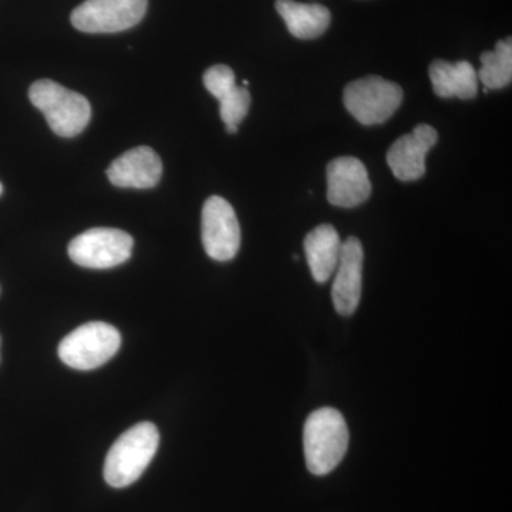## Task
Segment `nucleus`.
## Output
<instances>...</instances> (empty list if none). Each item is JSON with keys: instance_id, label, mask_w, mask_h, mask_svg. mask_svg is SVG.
I'll list each match as a JSON object with an SVG mask.
<instances>
[{"instance_id": "obj_2", "label": "nucleus", "mask_w": 512, "mask_h": 512, "mask_svg": "<svg viewBox=\"0 0 512 512\" xmlns=\"http://www.w3.org/2000/svg\"><path fill=\"white\" fill-rule=\"evenodd\" d=\"M160 444V433L150 421H143L121 434L111 446L104 463V478L114 488L136 483L153 461Z\"/></svg>"}, {"instance_id": "obj_17", "label": "nucleus", "mask_w": 512, "mask_h": 512, "mask_svg": "<svg viewBox=\"0 0 512 512\" xmlns=\"http://www.w3.org/2000/svg\"><path fill=\"white\" fill-rule=\"evenodd\" d=\"M218 101H220V114L225 128L229 134L237 133L239 123L247 117L251 107V94L245 87L235 86Z\"/></svg>"}, {"instance_id": "obj_3", "label": "nucleus", "mask_w": 512, "mask_h": 512, "mask_svg": "<svg viewBox=\"0 0 512 512\" xmlns=\"http://www.w3.org/2000/svg\"><path fill=\"white\" fill-rule=\"evenodd\" d=\"M29 99L36 109L42 111L53 133L60 137L79 136L92 119L89 100L53 80L33 83Z\"/></svg>"}, {"instance_id": "obj_20", "label": "nucleus", "mask_w": 512, "mask_h": 512, "mask_svg": "<svg viewBox=\"0 0 512 512\" xmlns=\"http://www.w3.org/2000/svg\"><path fill=\"white\" fill-rule=\"evenodd\" d=\"M2 192H3V187H2V184H0V195H2Z\"/></svg>"}, {"instance_id": "obj_16", "label": "nucleus", "mask_w": 512, "mask_h": 512, "mask_svg": "<svg viewBox=\"0 0 512 512\" xmlns=\"http://www.w3.org/2000/svg\"><path fill=\"white\" fill-rule=\"evenodd\" d=\"M481 69L478 70V82L484 84L485 92L500 90L512 82V40H500L491 52L480 57Z\"/></svg>"}, {"instance_id": "obj_11", "label": "nucleus", "mask_w": 512, "mask_h": 512, "mask_svg": "<svg viewBox=\"0 0 512 512\" xmlns=\"http://www.w3.org/2000/svg\"><path fill=\"white\" fill-rule=\"evenodd\" d=\"M363 259L365 252L359 239L350 237L342 242L332 288L333 305L339 315H353L359 308L362 298Z\"/></svg>"}, {"instance_id": "obj_9", "label": "nucleus", "mask_w": 512, "mask_h": 512, "mask_svg": "<svg viewBox=\"0 0 512 512\" xmlns=\"http://www.w3.org/2000/svg\"><path fill=\"white\" fill-rule=\"evenodd\" d=\"M439 141L436 128L419 124L412 133L397 138L387 153V164L397 180L409 183L426 173V157Z\"/></svg>"}, {"instance_id": "obj_5", "label": "nucleus", "mask_w": 512, "mask_h": 512, "mask_svg": "<svg viewBox=\"0 0 512 512\" xmlns=\"http://www.w3.org/2000/svg\"><path fill=\"white\" fill-rule=\"evenodd\" d=\"M403 97L399 84L379 76L357 79L343 93L346 110L363 126L386 123L402 106Z\"/></svg>"}, {"instance_id": "obj_18", "label": "nucleus", "mask_w": 512, "mask_h": 512, "mask_svg": "<svg viewBox=\"0 0 512 512\" xmlns=\"http://www.w3.org/2000/svg\"><path fill=\"white\" fill-rule=\"evenodd\" d=\"M204 86L215 99L221 100L225 94L237 86L235 73L225 64H215L204 73Z\"/></svg>"}, {"instance_id": "obj_8", "label": "nucleus", "mask_w": 512, "mask_h": 512, "mask_svg": "<svg viewBox=\"0 0 512 512\" xmlns=\"http://www.w3.org/2000/svg\"><path fill=\"white\" fill-rule=\"evenodd\" d=\"M201 234L205 252L214 261L227 262L235 258L241 247V227L227 200L214 195L205 201Z\"/></svg>"}, {"instance_id": "obj_10", "label": "nucleus", "mask_w": 512, "mask_h": 512, "mask_svg": "<svg viewBox=\"0 0 512 512\" xmlns=\"http://www.w3.org/2000/svg\"><path fill=\"white\" fill-rule=\"evenodd\" d=\"M328 200L340 208H355L369 200L372 183L365 164L355 157H338L326 168Z\"/></svg>"}, {"instance_id": "obj_14", "label": "nucleus", "mask_w": 512, "mask_h": 512, "mask_svg": "<svg viewBox=\"0 0 512 512\" xmlns=\"http://www.w3.org/2000/svg\"><path fill=\"white\" fill-rule=\"evenodd\" d=\"M429 74L434 93L443 99L458 97L461 100H471L477 96L478 77L471 63L434 60L430 64Z\"/></svg>"}, {"instance_id": "obj_15", "label": "nucleus", "mask_w": 512, "mask_h": 512, "mask_svg": "<svg viewBox=\"0 0 512 512\" xmlns=\"http://www.w3.org/2000/svg\"><path fill=\"white\" fill-rule=\"evenodd\" d=\"M275 8L296 39L311 40L322 36L332 20L329 9L318 3L308 5L295 0H276Z\"/></svg>"}, {"instance_id": "obj_19", "label": "nucleus", "mask_w": 512, "mask_h": 512, "mask_svg": "<svg viewBox=\"0 0 512 512\" xmlns=\"http://www.w3.org/2000/svg\"><path fill=\"white\" fill-rule=\"evenodd\" d=\"M249 84L248 80H244V86L247 87Z\"/></svg>"}, {"instance_id": "obj_4", "label": "nucleus", "mask_w": 512, "mask_h": 512, "mask_svg": "<svg viewBox=\"0 0 512 512\" xmlns=\"http://www.w3.org/2000/svg\"><path fill=\"white\" fill-rule=\"evenodd\" d=\"M121 345L119 330L109 323L90 322L74 329L59 345L64 365L76 370H93L106 365Z\"/></svg>"}, {"instance_id": "obj_1", "label": "nucleus", "mask_w": 512, "mask_h": 512, "mask_svg": "<svg viewBox=\"0 0 512 512\" xmlns=\"http://www.w3.org/2000/svg\"><path fill=\"white\" fill-rule=\"evenodd\" d=\"M348 448V424L339 410L322 407L309 414L303 427V450L312 474L326 476L335 470Z\"/></svg>"}, {"instance_id": "obj_6", "label": "nucleus", "mask_w": 512, "mask_h": 512, "mask_svg": "<svg viewBox=\"0 0 512 512\" xmlns=\"http://www.w3.org/2000/svg\"><path fill=\"white\" fill-rule=\"evenodd\" d=\"M133 237L116 228H93L77 235L69 244L74 264L90 269H109L128 261Z\"/></svg>"}, {"instance_id": "obj_7", "label": "nucleus", "mask_w": 512, "mask_h": 512, "mask_svg": "<svg viewBox=\"0 0 512 512\" xmlns=\"http://www.w3.org/2000/svg\"><path fill=\"white\" fill-rule=\"evenodd\" d=\"M148 0H86L73 10L72 25L84 33H119L146 15Z\"/></svg>"}, {"instance_id": "obj_12", "label": "nucleus", "mask_w": 512, "mask_h": 512, "mask_svg": "<svg viewBox=\"0 0 512 512\" xmlns=\"http://www.w3.org/2000/svg\"><path fill=\"white\" fill-rule=\"evenodd\" d=\"M163 175V163L153 148L141 146L116 158L107 170L110 183L119 188L156 187Z\"/></svg>"}, {"instance_id": "obj_13", "label": "nucleus", "mask_w": 512, "mask_h": 512, "mask_svg": "<svg viewBox=\"0 0 512 512\" xmlns=\"http://www.w3.org/2000/svg\"><path fill=\"white\" fill-rule=\"evenodd\" d=\"M303 248L313 279L318 284L328 282L335 274L342 248L338 231L329 224L319 225L306 235Z\"/></svg>"}]
</instances>
